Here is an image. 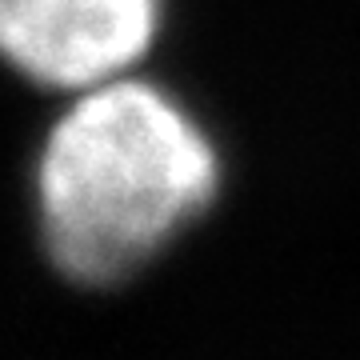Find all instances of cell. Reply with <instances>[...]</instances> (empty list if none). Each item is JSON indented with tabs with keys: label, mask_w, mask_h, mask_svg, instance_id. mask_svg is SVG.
Wrapping results in <instances>:
<instances>
[{
	"label": "cell",
	"mask_w": 360,
	"mask_h": 360,
	"mask_svg": "<svg viewBox=\"0 0 360 360\" xmlns=\"http://www.w3.org/2000/svg\"><path fill=\"white\" fill-rule=\"evenodd\" d=\"M220 184V148L184 101L141 77L96 84L40 141V252L68 284H124L217 205Z\"/></svg>",
	"instance_id": "6da1fadb"
},
{
	"label": "cell",
	"mask_w": 360,
	"mask_h": 360,
	"mask_svg": "<svg viewBox=\"0 0 360 360\" xmlns=\"http://www.w3.org/2000/svg\"><path fill=\"white\" fill-rule=\"evenodd\" d=\"M165 0H0V60L49 92L132 77L153 52Z\"/></svg>",
	"instance_id": "7a4b0ae2"
}]
</instances>
